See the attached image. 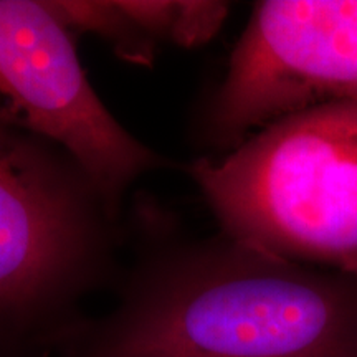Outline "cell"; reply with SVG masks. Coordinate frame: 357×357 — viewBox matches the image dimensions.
I'll use <instances>...</instances> for the list:
<instances>
[{"label": "cell", "mask_w": 357, "mask_h": 357, "mask_svg": "<svg viewBox=\"0 0 357 357\" xmlns=\"http://www.w3.org/2000/svg\"><path fill=\"white\" fill-rule=\"evenodd\" d=\"M192 174L238 245L357 278V98L281 118Z\"/></svg>", "instance_id": "cell-1"}, {"label": "cell", "mask_w": 357, "mask_h": 357, "mask_svg": "<svg viewBox=\"0 0 357 357\" xmlns=\"http://www.w3.org/2000/svg\"><path fill=\"white\" fill-rule=\"evenodd\" d=\"M229 3L149 2L147 22L154 35L166 33L177 43L192 47L211 40L225 22Z\"/></svg>", "instance_id": "cell-7"}, {"label": "cell", "mask_w": 357, "mask_h": 357, "mask_svg": "<svg viewBox=\"0 0 357 357\" xmlns=\"http://www.w3.org/2000/svg\"><path fill=\"white\" fill-rule=\"evenodd\" d=\"M75 195L32 136L0 123V316L33 303L82 242Z\"/></svg>", "instance_id": "cell-5"}, {"label": "cell", "mask_w": 357, "mask_h": 357, "mask_svg": "<svg viewBox=\"0 0 357 357\" xmlns=\"http://www.w3.org/2000/svg\"><path fill=\"white\" fill-rule=\"evenodd\" d=\"M52 12L63 22L66 29L73 26L105 35L116 47L124 48L131 60L144 61L151 58L146 32L123 10L119 2H47Z\"/></svg>", "instance_id": "cell-6"}, {"label": "cell", "mask_w": 357, "mask_h": 357, "mask_svg": "<svg viewBox=\"0 0 357 357\" xmlns=\"http://www.w3.org/2000/svg\"><path fill=\"white\" fill-rule=\"evenodd\" d=\"M0 123L56 142L105 192L153 162L98 98L47 2L0 0Z\"/></svg>", "instance_id": "cell-3"}, {"label": "cell", "mask_w": 357, "mask_h": 357, "mask_svg": "<svg viewBox=\"0 0 357 357\" xmlns=\"http://www.w3.org/2000/svg\"><path fill=\"white\" fill-rule=\"evenodd\" d=\"M108 357H357V278L238 245L137 311Z\"/></svg>", "instance_id": "cell-2"}, {"label": "cell", "mask_w": 357, "mask_h": 357, "mask_svg": "<svg viewBox=\"0 0 357 357\" xmlns=\"http://www.w3.org/2000/svg\"><path fill=\"white\" fill-rule=\"evenodd\" d=\"M357 98V0H266L253 8L213 105L242 139L289 114Z\"/></svg>", "instance_id": "cell-4"}]
</instances>
